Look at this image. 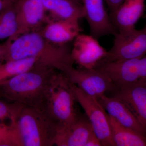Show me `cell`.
<instances>
[{"label": "cell", "instance_id": "cell-1", "mask_svg": "<svg viewBox=\"0 0 146 146\" xmlns=\"http://www.w3.org/2000/svg\"><path fill=\"white\" fill-rule=\"evenodd\" d=\"M5 43L4 61L37 58L44 65L63 72L74 64L68 44L58 45L51 43L43 37L39 31L7 39Z\"/></svg>", "mask_w": 146, "mask_h": 146}, {"label": "cell", "instance_id": "cell-2", "mask_svg": "<svg viewBox=\"0 0 146 146\" xmlns=\"http://www.w3.org/2000/svg\"><path fill=\"white\" fill-rule=\"evenodd\" d=\"M57 70L39 64L0 82V97L44 110L47 89Z\"/></svg>", "mask_w": 146, "mask_h": 146}, {"label": "cell", "instance_id": "cell-3", "mask_svg": "<svg viewBox=\"0 0 146 146\" xmlns=\"http://www.w3.org/2000/svg\"><path fill=\"white\" fill-rule=\"evenodd\" d=\"M21 146H52L58 125L45 111L21 105L11 120Z\"/></svg>", "mask_w": 146, "mask_h": 146}, {"label": "cell", "instance_id": "cell-4", "mask_svg": "<svg viewBox=\"0 0 146 146\" xmlns=\"http://www.w3.org/2000/svg\"><path fill=\"white\" fill-rule=\"evenodd\" d=\"M75 101L71 82L64 73L58 71L47 89L44 111L58 126L68 125L79 117L75 108Z\"/></svg>", "mask_w": 146, "mask_h": 146}, {"label": "cell", "instance_id": "cell-5", "mask_svg": "<svg viewBox=\"0 0 146 146\" xmlns=\"http://www.w3.org/2000/svg\"><path fill=\"white\" fill-rule=\"evenodd\" d=\"M71 84L76 101L83 108L94 133L102 146H115L107 112L97 99L88 96L77 86Z\"/></svg>", "mask_w": 146, "mask_h": 146}, {"label": "cell", "instance_id": "cell-6", "mask_svg": "<svg viewBox=\"0 0 146 146\" xmlns=\"http://www.w3.org/2000/svg\"><path fill=\"white\" fill-rule=\"evenodd\" d=\"M112 48L102 62L120 61L146 55V25L141 29L117 33Z\"/></svg>", "mask_w": 146, "mask_h": 146}, {"label": "cell", "instance_id": "cell-7", "mask_svg": "<svg viewBox=\"0 0 146 146\" xmlns=\"http://www.w3.org/2000/svg\"><path fill=\"white\" fill-rule=\"evenodd\" d=\"M116 86L146 82V55L128 60L102 62L96 68Z\"/></svg>", "mask_w": 146, "mask_h": 146}, {"label": "cell", "instance_id": "cell-8", "mask_svg": "<svg viewBox=\"0 0 146 146\" xmlns=\"http://www.w3.org/2000/svg\"><path fill=\"white\" fill-rule=\"evenodd\" d=\"M69 81L88 96L99 99L116 86L105 73L96 68L86 69L70 67L63 72Z\"/></svg>", "mask_w": 146, "mask_h": 146}, {"label": "cell", "instance_id": "cell-9", "mask_svg": "<svg viewBox=\"0 0 146 146\" xmlns=\"http://www.w3.org/2000/svg\"><path fill=\"white\" fill-rule=\"evenodd\" d=\"M73 41L71 56L80 68L96 69L107 56V51L91 35L80 33Z\"/></svg>", "mask_w": 146, "mask_h": 146}, {"label": "cell", "instance_id": "cell-10", "mask_svg": "<svg viewBox=\"0 0 146 146\" xmlns=\"http://www.w3.org/2000/svg\"><path fill=\"white\" fill-rule=\"evenodd\" d=\"M18 30L12 39L22 35L39 31L48 22L42 0H18L15 4Z\"/></svg>", "mask_w": 146, "mask_h": 146}, {"label": "cell", "instance_id": "cell-11", "mask_svg": "<svg viewBox=\"0 0 146 146\" xmlns=\"http://www.w3.org/2000/svg\"><path fill=\"white\" fill-rule=\"evenodd\" d=\"M82 5L84 18L89 25L91 35L98 39L117 33L105 8L103 0H83Z\"/></svg>", "mask_w": 146, "mask_h": 146}, {"label": "cell", "instance_id": "cell-12", "mask_svg": "<svg viewBox=\"0 0 146 146\" xmlns=\"http://www.w3.org/2000/svg\"><path fill=\"white\" fill-rule=\"evenodd\" d=\"M114 96L124 103L146 128V82L116 86Z\"/></svg>", "mask_w": 146, "mask_h": 146}, {"label": "cell", "instance_id": "cell-13", "mask_svg": "<svg viewBox=\"0 0 146 146\" xmlns=\"http://www.w3.org/2000/svg\"><path fill=\"white\" fill-rule=\"evenodd\" d=\"M93 132L88 118L79 116L72 123L58 127L54 145L85 146L88 138Z\"/></svg>", "mask_w": 146, "mask_h": 146}, {"label": "cell", "instance_id": "cell-14", "mask_svg": "<svg viewBox=\"0 0 146 146\" xmlns=\"http://www.w3.org/2000/svg\"><path fill=\"white\" fill-rule=\"evenodd\" d=\"M108 115L121 125L146 136V128L139 122L133 112L117 97L104 95L98 100Z\"/></svg>", "mask_w": 146, "mask_h": 146}, {"label": "cell", "instance_id": "cell-15", "mask_svg": "<svg viewBox=\"0 0 146 146\" xmlns=\"http://www.w3.org/2000/svg\"><path fill=\"white\" fill-rule=\"evenodd\" d=\"M82 29L76 20L48 21L39 30L44 38L55 44H67L81 33Z\"/></svg>", "mask_w": 146, "mask_h": 146}, {"label": "cell", "instance_id": "cell-16", "mask_svg": "<svg viewBox=\"0 0 146 146\" xmlns=\"http://www.w3.org/2000/svg\"><path fill=\"white\" fill-rule=\"evenodd\" d=\"M145 0H125L114 13L110 15L117 33L130 31L144 13Z\"/></svg>", "mask_w": 146, "mask_h": 146}, {"label": "cell", "instance_id": "cell-17", "mask_svg": "<svg viewBox=\"0 0 146 146\" xmlns=\"http://www.w3.org/2000/svg\"><path fill=\"white\" fill-rule=\"evenodd\" d=\"M46 11L54 20H76L84 18L83 5L71 0H42Z\"/></svg>", "mask_w": 146, "mask_h": 146}, {"label": "cell", "instance_id": "cell-18", "mask_svg": "<svg viewBox=\"0 0 146 146\" xmlns=\"http://www.w3.org/2000/svg\"><path fill=\"white\" fill-rule=\"evenodd\" d=\"M108 117L115 146H146V136L121 125L109 115Z\"/></svg>", "mask_w": 146, "mask_h": 146}, {"label": "cell", "instance_id": "cell-19", "mask_svg": "<svg viewBox=\"0 0 146 146\" xmlns=\"http://www.w3.org/2000/svg\"><path fill=\"white\" fill-rule=\"evenodd\" d=\"M39 64L44 65L35 57L4 61L0 63V82L29 70Z\"/></svg>", "mask_w": 146, "mask_h": 146}, {"label": "cell", "instance_id": "cell-20", "mask_svg": "<svg viewBox=\"0 0 146 146\" xmlns=\"http://www.w3.org/2000/svg\"><path fill=\"white\" fill-rule=\"evenodd\" d=\"M18 27L15 4L0 12V41L13 37Z\"/></svg>", "mask_w": 146, "mask_h": 146}, {"label": "cell", "instance_id": "cell-21", "mask_svg": "<svg viewBox=\"0 0 146 146\" xmlns=\"http://www.w3.org/2000/svg\"><path fill=\"white\" fill-rule=\"evenodd\" d=\"M0 146H21L14 123L0 122Z\"/></svg>", "mask_w": 146, "mask_h": 146}, {"label": "cell", "instance_id": "cell-22", "mask_svg": "<svg viewBox=\"0 0 146 146\" xmlns=\"http://www.w3.org/2000/svg\"><path fill=\"white\" fill-rule=\"evenodd\" d=\"M21 105L17 103L7 102L0 99V122H5L7 120L10 122L15 117Z\"/></svg>", "mask_w": 146, "mask_h": 146}, {"label": "cell", "instance_id": "cell-23", "mask_svg": "<svg viewBox=\"0 0 146 146\" xmlns=\"http://www.w3.org/2000/svg\"><path fill=\"white\" fill-rule=\"evenodd\" d=\"M109 9L110 15L114 13L125 0H106Z\"/></svg>", "mask_w": 146, "mask_h": 146}, {"label": "cell", "instance_id": "cell-24", "mask_svg": "<svg viewBox=\"0 0 146 146\" xmlns=\"http://www.w3.org/2000/svg\"><path fill=\"white\" fill-rule=\"evenodd\" d=\"M101 142L94 132L88 138L85 146H102Z\"/></svg>", "mask_w": 146, "mask_h": 146}, {"label": "cell", "instance_id": "cell-25", "mask_svg": "<svg viewBox=\"0 0 146 146\" xmlns=\"http://www.w3.org/2000/svg\"><path fill=\"white\" fill-rule=\"evenodd\" d=\"M18 0H0V12L9 7L14 5Z\"/></svg>", "mask_w": 146, "mask_h": 146}, {"label": "cell", "instance_id": "cell-26", "mask_svg": "<svg viewBox=\"0 0 146 146\" xmlns=\"http://www.w3.org/2000/svg\"><path fill=\"white\" fill-rule=\"evenodd\" d=\"M7 45L5 43L0 44V61L4 62V57L6 52Z\"/></svg>", "mask_w": 146, "mask_h": 146}, {"label": "cell", "instance_id": "cell-27", "mask_svg": "<svg viewBox=\"0 0 146 146\" xmlns=\"http://www.w3.org/2000/svg\"><path fill=\"white\" fill-rule=\"evenodd\" d=\"M75 2L79 3L82 4L83 0H71Z\"/></svg>", "mask_w": 146, "mask_h": 146}, {"label": "cell", "instance_id": "cell-28", "mask_svg": "<svg viewBox=\"0 0 146 146\" xmlns=\"http://www.w3.org/2000/svg\"><path fill=\"white\" fill-rule=\"evenodd\" d=\"M3 63V62H1V61H0V63Z\"/></svg>", "mask_w": 146, "mask_h": 146}, {"label": "cell", "instance_id": "cell-29", "mask_svg": "<svg viewBox=\"0 0 146 146\" xmlns=\"http://www.w3.org/2000/svg\"><path fill=\"white\" fill-rule=\"evenodd\" d=\"M145 17H146V16H145Z\"/></svg>", "mask_w": 146, "mask_h": 146}]
</instances>
